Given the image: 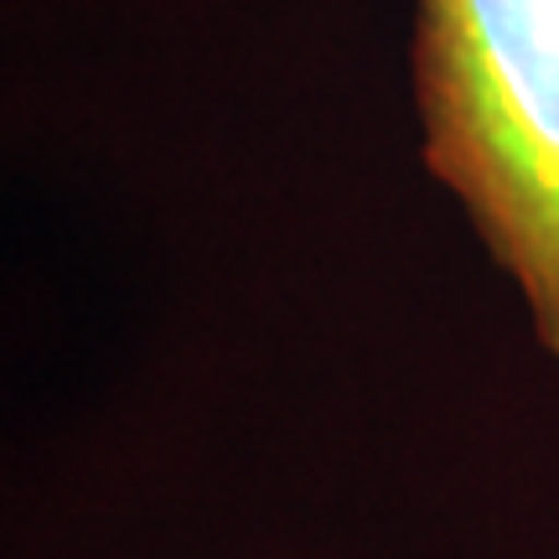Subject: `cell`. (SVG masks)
I'll return each instance as SVG.
<instances>
[{
	"mask_svg": "<svg viewBox=\"0 0 559 559\" xmlns=\"http://www.w3.org/2000/svg\"><path fill=\"white\" fill-rule=\"evenodd\" d=\"M415 99L430 177L559 362V0H419Z\"/></svg>",
	"mask_w": 559,
	"mask_h": 559,
	"instance_id": "cell-1",
	"label": "cell"
}]
</instances>
